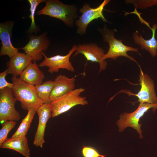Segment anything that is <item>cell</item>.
Here are the masks:
<instances>
[{
	"label": "cell",
	"instance_id": "cell-4",
	"mask_svg": "<svg viewBox=\"0 0 157 157\" xmlns=\"http://www.w3.org/2000/svg\"><path fill=\"white\" fill-rule=\"evenodd\" d=\"M85 90L80 88L74 89L51 101L50 106L52 117H54L64 113L77 105L88 104L86 97L80 96Z\"/></svg>",
	"mask_w": 157,
	"mask_h": 157
},
{
	"label": "cell",
	"instance_id": "cell-14",
	"mask_svg": "<svg viewBox=\"0 0 157 157\" xmlns=\"http://www.w3.org/2000/svg\"><path fill=\"white\" fill-rule=\"evenodd\" d=\"M76 79L69 78L65 75H58L54 80V86L51 93V101L74 90Z\"/></svg>",
	"mask_w": 157,
	"mask_h": 157
},
{
	"label": "cell",
	"instance_id": "cell-21",
	"mask_svg": "<svg viewBox=\"0 0 157 157\" xmlns=\"http://www.w3.org/2000/svg\"><path fill=\"white\" fill-rule=\"evenodd\" d=\"M30 3V11L31 14L29 16L31 20V26L29 28L28 31L31 33L36 32L38 30V27L36 25L35 21V14L36 8L38 5L42 2H45L44 0H28Z\"/></svg>",
	"mask_w": 157,
	"mask_h": 157
},
{
	"label": "cell",
	"instance_id": "cell-19",
	"mask_svg": "<svg viewBox=\"0 0 157 157\" xmlns=\"http://www.w3.org/2000/svg\"><path fill=\"white\" fill-rule=\"evenodd\" d=\"M54 81L47 80L42 83L34 86L38 97L44 103H50V96L54 86Z\"/></svg>",
	"mask_w": 157,
	"mask_h": 157
},
{
	"label": "cell",
	"instance_id": "cell-18",
	"mask_svg": "<svg viewBox=\"0 0 157 157\" xmlns=\"http://www.w3.org/2000/svg\"><path fill=\"white\" fill-rule=\"evenodd\" d=\"M0 147L14 150L25 157H30V149L26 136L8 138Z\"/></svg>",
	"mask_w": 157,
	"mask_h": 157
},
{
	"label": "cell",
	"instance_id": "cell-1",
	"mask_svg": "<svg viewBox=\"0 0 157 157\" xmlns=\"http://www.w3.org/2000/svg\"><path fill=\"white\" fill-rule=\"evenodd\" d=\"M11 80L14 84L11 89L13 95L20 101L23 109L28 111L33 109L36 111L44 103L38 97L34 86L24 82L19 77L13 76Z\"/></svg>",
	"mask_w": 157,
	"mask_h": 157
},
{
	"label": "cell",
	"instance_id": "cell-11",
	"mask_svg": "<svg viewBox=\"0 0 157 157\" xmlns=\"http://www.w3.org/2000/svg\"><path fill=\"white\" fill-rule=\"evenodd\" d=\"M50 44L46 34L43 33L38 36H30L28 42L21 49L31 57L32 60L40 61L42 57V52L47 50Z\"/></svg>",
	"mask_w": 157,
	"mask_h": 157
},
{
	"label": "cell",
	"instance_id": "cell-9",
	"mask_svg": "<svg viewBox=\"0 0 157 157\" xmlns=\"http://www.w3.org/2000/svg\"><path fill=\"white\" fill-rule=\"evenodd\" d=\"M77 49V45L74 44L66 55L62 56L57 55L50 57H47L43 52H42V53L44 57V59L38 65L41 67H48V71L51 74L58 72L60 69H65L74 72L75 69L69 61V58Z\"/></svg>",
	"mask_w": 157,
	"mask_h": 157
},
{
	"label": "cell",
	"instance_id": "cell-20",
	"mask_svg": "<svg viewBox=\"0 0 157 157\" xmlns=\"http://www.w3.org/2000/svg\"><path fill=\"white\" fill-rule=\"evenodd\" d=\"M36 111L33 109L28 110L26 117L22 120L19 126L11 137L26 136Z\"/></svg>",
	"mask_w": 157,
	"mask_h": 157
},
{
	"label": "cell",
	"instance_id": "cell-16",
	"mask_svg": "<svg viewBox=\"0 0 157 157\" xmlns=\"http://www.w3.org/2000/svg\"><path fill=\"white\" fill-rule=\"evenodd\" d=\"M19 78L24 82L35 86L42 83L45 76L36 61H34L27 67L20 75Z\"/></svg>",
	"mask_w": 157,
	"mask_h": 157
},
{
	"label": "cell",
	"instance_id": "cell-23",
	"mask_svg": "<svg viewBox=\"0 0 157 157\" xmlns=\"http://www.w3.org/2000/svg\"><path fill=\"white\" fill-rule=\"evenodd\" d=\"M82 153L84 157H106V155L100 154L95 149L89 147L84 146Z\"/></svg>",
	"mask_w": 157,
	"mask_h": 157
},
{
	"label": "cell",
	"instance_id": "cell-17",
	"mask_svg": "<svg viewBox=\"0 0 157 157\" xmlns=\"http://www.w3.org/2000/svg\"><path fill=\"white\" fill-rule=\"evenodd\" d=\"M157 28V24H154L151 29L152 31L151 38L148 40L144 39L138 31L134 32L133 38L135 42L140 46L141 49L149 51L153 57L157 54V40L155 38V33Z\"/></svg>",
	"mask_w": 157,
	"mask_h": 157
},
{
	"label": "cell",
	"instance_id": "cell-15",
	"mask_svg": "<svg viewBox=\"0 0 157 157\" xmlns=\"http://www.w3.org/2000/svg\"><path fill=\"white\" fill-rule=\"evenodd\" d=\"M32 60V58L29 55L25 53L19 52L10 58L6 63L8 74L17 77L31 63Z\"/></svg>",
	"mask_w": 157,
	"mask_h": 157
},
{
	"label": "cell",
	"instance_id": "cell-2",
	"mask_svg": "<svg viewBox=\"0 0 157 157\" xmlns=\"http://www.w3.org/2000/svg\"><path fill=\"white\" fill-rule=\"evenodd\" d=\"M45 6L38 10V15H45L62 20L67 26H74V20L78 17V8L74 4H65L58 0H46Z\"/></svg>",
	"mask_w": 157,
	"mask_h": 157
},
{
	"label": "cell",
	"instance_id": "cell-12",
	"mask_svg": "<svg viewBox=\"0 0 157 157\" xmlns=\"http://www.w3.org/2000/svg\"><path fill=\"white\" fill-rule=\"evenodd\" d=\"M39 117L38 124L35 134L33 144L37 147L42 148L46 124L52 117L50 103H43L37 110Z\"/></svg>",
	"mask_w": 157,
	"mask_h": 157
},
{
	"label": "cell",
	"instance_id": "cell-13",
	"mask_svg": "<svg viewBox=\"0 0 157 157\" xmlns=\"http://www.w3.org/2000/svg\"><path fill=\"white\" fill-rule=\"evenodd\" d=\"M14 24L11 21L0 24V39L1 44L0 55H8L10 59L19 52V49L13 46L11 40Z\"/></svg>",
	"mask_w": 157,
	"mask_h": 157
},
{
	"label": "cell",
	"instance_id": "cell-25",
	"mask_svg": "<svg viewBox=\"0 0 157 157\" xmlns=\"http://www.w3.org/2000/svg\"><path fill=\"white\" fill-rule=\"evenodd\" d=\"M145 5L147 8L157 5V0H147L146 1Z\"/></svg>",
	"mask_w": 157,
	"mask_h": 157
},
{
	"label": "cell",
	"instance_id": "cell-8",
	"mask_svg": "<svg viewBox=\"0 0 157 157\" xmlns=\"http://www.w3.org/2000/svg\"><path fill=\"white\" fill-rule=\"evenodd\" d=\"M140 72L138 81L140 83L141 88L137 94L132 93L126 90H122L119 92L127 94L129 96H135L138 98L137 102L140 103H147L157 104V97L155 90L154 84L153 81L147 74L143 73L138 65Z\"/></svg>",
	"mask_w": 157,
	"mask_h": 157
},
{
	"label": "cell",
	"instance_id": "cell-6",
	"mask_svg": "<svg viewBox=\"0 0 157 157\" xmlns=\"http://www.w3.org/2000/svg\"><path fill=\"white\" fill-rule=\"evenodd\" d=\"M110 1V0H104L97 7L94 8L91 7L90 4L87 3L83 4L79 10L82 15L75 22L77 27L76 33L81 35H85L88 25L95 19L100 18L104 22H108L104 17L103 12L105 6Z\"/></svg>",
	"mask_w": 157,
	"mask_h": 157
},
{
	"label": "cell",
	"instance_id": "cell-5",
	"mask_svg": "<svg viewBox=\"0 0 157 157\" xmlns=\"http://www.w3.org/2000/svg\"><path fill=\"white\" fill-rule=\"evenodd\" d=\"M151 108L154 113L157 109V104L140 103L137 109L133 112L130 113L125 112L121 114L119 119L116 122L119 131L122 132L127 127H130L137 131L140 135V138H142V132L141 129L142 124L139 123L140 119Z\"/></svg>",
	"mask_w": 157,
	"mask_h": 157
},
{
	"label": "cell",
	"instance_id": "cell-3",
	"mask_svg": "<svg viewBox=\"0 0 157 157\" xmlns=\"http://www.w3.org/2000/svg\"><path fill=\"white\" fill-rule=\"evenodd\" d=\"M97 29L101 34L104 41L108 42L109 46L107 53L102 56V59L104 60L109 58L115 60L119 57L123 56L135 62L138 64L134 58L129 56L127 53V52L129 51L136 52L139 53L138 49L126 45L122 43V40L116 38L114 36L115 31H116L115 29H110L108 28L107 25L105 24L103 28H98Z\"/></svg>",
	"mask_w": 157,
	"mask_h": 157
},
{
	"label": "cell",
	"instance_id": "cell-7",
	"mask_svg": "<svg viewBox=\"0 0 157 157\" xmlns=\"http://www.w3.org/2000/svg\"><path fill=\"white\" fill-rule=\"evenodd\" d=\"M17 100L11 89L5 88L0 90V122L1 124L7 121H17L21 115L15 107Z\"/></svg>",
	"mask_w": 157,
	"mask_h": 157
},
{
	"label": "cell",
	"instance_id": "cell-22",
	"mask_svg": "<svg viewBox=\"0 0 157 157\" xmlns=\"http://www.w3.org/2000/svg\"><path fill=\"white\" fill-rule=\"evenodd\" d=\"M16 124L15 121H7L1 124L2 127L0 130V146L7 139L8 133Z\"/></svg>",
	"mask_w": 157,
	"mask_h": 157
},
{
	"label": "cell",
	"instance_id": "cell-10",
	"mask_svg": "<svg viewBox=\"0 0 157 157\" xmlns=\"http://www.w3.org/2000/svg\"><path fill=\"white\" fill-rule=\"evenodd\" d=\"M105 53L104 49L96 43H89L77 45V49L73 56L80 53L85 56L87 61L98 63L100 65L99 72H100L105 70L108 65L107 62L102 59Z\"/></svg>",
	"mask_w": 157,
	"mask_h": 157
},
{
	"label": "cell",
	"instance_id": "cell-24",
	"mask_svg": "<svg viewBox=\"0 0 157 157\" xmlns=\"http://www.w3.org/2000/svg\"><path fill=\"white\" fill-rule=\"evenodd\" d=\"M8 74L7 69L0 73V90L6 87L12 89L14 85L13 83L8 82L6 79V77Z\"/></svg>",
	"mask_w": 157,
	"mask_h": 157
}]
</instances>
